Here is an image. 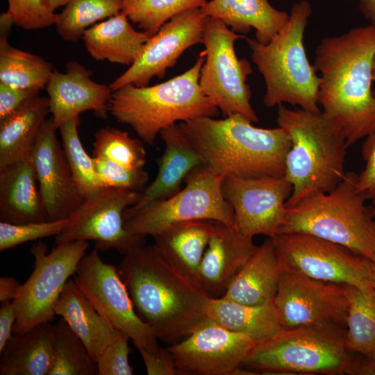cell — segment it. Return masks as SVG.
Masks as SVG:
<instances>
[{
	"label": "cell",
	"instance_id": "cell-1",
	"mask_svg": "<svg viewBox=\"0 0 375 375\" xmlns=\"http://www.w3.org/2000/svg\"><path fill=\"white\" fill-rule=\"evenodd\" d=\"M138 316L170 344L206 317L210 296L155 244L136 247L117 267Z\"/></svg>",
	"mask_w": 375,
	"mask_h": 375
},
{
	"label": "cell",
	"instance_id": "cell-2",
	"mask_svg": "<svg viewBox=\"0 0 375 375\" xmlns=\"http://www.w3.org/2000/svg\"><path fill=\"white\" fill-rule=\"evenodd\" d=\"M313 66L320 74L322 112L341 126L347 148L374 133L375 27L358 26L324 38Z\"/></svg>",
	"mask_w": 375,
	"mask_h": 375
},
{
	"label": "cell",
	"instance_id": "cell-3",
	"mask_svg": "<svg viewBox=\"0 0 375 375\" xmlns=\"http://www.w3.org/2000/svg\"><path fill=\"white\" fill-rule=\"evenodd\" d=\"M205 165L224 177L282 176L291 147L281 127L258 128L240 114L201 117L178 123Z\"/></svg>",
	"mask_w": 375,
	"mask_h": 375
},
{
	"label": "cell",
	"instance_id": "cell-4",
	"mask_svg": "<svg viewBox=\"0 0 375 375\" xmlns=\"http://www.w3.org/2000/svg\"><path fill=\"white\" fill-rule=\"evenodd\" d=\"M276 122L290 136L285 177L292 185L288 207L333 190L345 175L346 137L341 126L322 111L291 110L280 104Z\"/></svg>",
	"mask_w": 375,
	"mask_h": 375
},
{
	"label": "cell",
	"instance_id": "cell-5",
	"mask_svg": "<svg viewBox=\"0 0 375 375\" xmlns=\"http://www.w3.org/2000/svg\"><path fill=\"white\" fill-rule=\"evenodd\" d=\"M205 60L203 50L190 69L171 79L151 86L128 84L119 88L112 92L108 113L118 122L131 126L149 145L154 144L162 129L177 122L218 116L219 109L199 85Z\"/></svg>",
	"mask_w": 375,
	"mask_h": 375
},
{
	"label": "cell",
	"instance_id": "cell-6",
	"mask_svg": "<svg viewBox=\"0 0 375 375\" xmlns=\"http://www.w3.org/2000/svg\"><path fill=\"white\" fill-rule=\"evenodd\" d=\"M312 15L310 3L292 4L285 26L267 43L246 38L251 59L263 77L268 108L288 103L310 112H320L319 76L310 65L303 45V35Z\"/></svg>",
	"mask_w": 375,
	"mask_h": 375
},
{
	"label": "cell",
	"instance_id": "cell-7",
	"mask_svg": "<svg viewBox=\"0 0 375 375\" xmlns=\"http://www.w3.org/2000/svg\"><path fill=\"white\" fill-rule=\"evenodd\" d=\"M356 178L354 172H347L331 191L312 194L288 207L278 235H311L375 262V218L357 191Z\"/></svg>",
	"mask_w": 375,
	"mask_h": 375
},
{
	"label": "cell",
	"instance_id": "cell-8",
	"mask_svg": "<svg viewBox=\"0 0 375 375\" xmlns=\"http://www.w3.org/2000/svg\"><path fill=\"white\" fill-rule=\"evenodd\" d=\"M346 327L321 322L283 329L253 345L243 365L267 374H344Z\"/></svg>",
	"mask_w": 375,
	"mask_h": 375
},
{
	"label": "cell",
	"instance_id": "cell-9",
	"mask_svg": "<svg viewBox=\"0 0 375 375\" xmlns=\"http://www.w3.org/2000/svg\"><path fill=\"white\" fill-rule=\"evenodd\" d=\"M94 248L81 260L73 279L97 310L132 340L149 375H175L167 348L137 314L117 267L102 260Z\"/></svg>",
	"mask_w": 375,
	"mask_h": 375
},
{
	"label": "cell",
	"instance_id": "cell-10",
	"mask_svg": "<svg viewBox=\"0 0 375 375\" xmlns=\"http://www.w3.org/2000/svg\"><path fill=\"white\" fill-rule=\"evenodd\" d=\"M224 176L206 165L192 170L185 185L173 196L124 214L125 228L131 233L155 236L176 224L210 220L234 226V213L225 200L222 185Z\"/></svg>",
	"mask_w": 375,
	"mask_h": 375
},
{
	"label": "cell",
	"instance_id": "cell-11",
	"mask_svg": "<svg viewBox=\"0 0 375 375\" xmlns=\"http://www.w3.org/2000/svg\"><path fill=\"white\" fill-rule=\"evenodd\" d=\"M246 38L221 20L206 17L201 42L206 60L199 85L224 117L240 114L253 123L258 117L251 106V92L247 83L253 69L247 59L238 58L234 47L237 40Z\"/></svg>",
	"mask_w": 375,
	"mask_h": 375
},
{
	"label": "cell",
	"instance_id": "cell-12",
	"mask_svg": "<svg viewBox=\"0 0 375 375\" xmlns=\"http://www.w3.org/2000/svg\"><path fill=\"white\" fill-rule=\"evenodd\" d=\"M89 247L88 241L75 240L56 244L51 251L42 242L33 244L31 253L34 268L12 301L17 312L15 334L51 322L62 290L76 270Z\"/></svg>",
	"mask_w": 375,
	"mask_h": 375
},
{
	"label": "cell",
	"instance_id": "cell-13",
	"mask_svg": "<svg viewBox=\"0 0 375 375\" xmlns=\"http://www.w3.org/2000/svg\"><path fill=\"white\" fill-rule=\"evenodd\" d=\"M272 238L283 269L362 290L375 288L373 262L340 244L304 233Z\"/></svg>",
	"mask_w": 375,
	"mask_h": 375
},
{
	"label": "cell",
	"instance_id": "cell-14",
	"mask_svg": "<svg viewBox=\"0 0 375 375\" xmlns=\"http://www.w3.org/2000/svg\"><path fill=\"white\" fill-rule=\"evenodd\" d=\"M140 196L136 190L104 187L85 197L56 236V244L92 240L98 250L113 249L124 256L144 244L145 237L133 235L124 226V212Z\"/></svg>",
	"mask_w": 375,
	"mask_h": 375
},
{
	"label": "cell",
	"instance_id": "cell-15",
	"mask_svg": "<svg viewBox=\"0 0 375 375\" xmlns=\"http://www.w3.org/2000/svg\"><path fill=\"white\" fill-rule=\"evenodd\" d=\"M254 342L206 317L167 349L176 374L239 375Z\"/></svg>",
	"mask_w": 375,
	"mask_h": 375
},
{
	"label": "cell",
	"instance_id": "cell-16",
	"mask_svg": "<svg viewBox=\"0 0 375 375\" xmlns=\"http://www.w3.org/2000/svg\"><path fill=\"white\" fill-rule=\"evenodd\" d=\"M222 190L234 213V226L246 236L274 238L285 222L292 185L285 177H224Z\"/></svg>",
	"mask_w": 375,
	"mask_h": 375
},
{
	"label": "cell",
	"instance_id": "cell-17",
	"mask_svg": "<svg viewBox=\"0 0 375 375\" xmlns=\"http://www.w3.org/2000/svg\"><path fill=\"white\" fill-rule=\"evenodd\" d=\"M274 303L284 329L321 322L346 327L349 305L344 285L283 269Z\"/></svg>",
	"mask_w": 375,
	"mask_h": 375
},
{
	"label": "cell",
	"instance_id": "cell-18",
	"mask_svg": "<svg viewBox=\"0 0 375 375\" xmlns=\"http://www.w3.org/2000/svg\"><path fill=\"white\" fill-rule=\"evenodd\" d=\"M205 18L197 8L168 20L149 38L138 60L109 85L112 91L128 84L147 86L153 77L163 78L185 51L201 43Z\"/></svg>",
	"mask_w": 375,
	"mask_h": 375
},
{
	"label": "cell",
	"instance_id": "cell-19",
	"mask_svg": "<svg viewBox=\"0 0 375 375\" xmlns=\"http://www.w3.org/2000/svg\"><path fill=\"white\" fill-rule=\"evenodd\" d=\"M51 118L46 119L31 152L48 221L67 219L85 199L81 194Z\"/></svg>",
	"mask_w": 375,
	"mask_h": 375
},
{
	"label": "cell",
	"instance_id": "cell-20",
	"mask_svg": "<svg viewBox=\"0 0 375 375\" xmlns=\"http://www.w3.org/2000/svg\"><path fill=\"white\" fill-rule=\"evenodd\" d=\"M92 73L77 62L67 65L65 73L54 70L46 87L49 109L54 126L92 110L99 117L108 115V105L112 94L110 86L94 81Z\"/></svg>",
	"mask_w": 375,
	"mask_h": 375
},
{
	"label": "cell",
	"instance_id": "cell-21",
	"mask_svg": "<svg viewBox=\"0 0 375 375\" xmlns=\"http://www.w3.org/2000/svg\"><path fill=\"white\" fill-rule=\"evenodd\" d=\"M253 238L235 226L212 221L208 245L202 258L198 282L211 297H220L256 249Z\"/></svg>",
	"mask_w": 375,
	"mask_h": 375
},
{
	"label": "cell",
	"instance_id": "cell-22",
	"mask_svg": "<svg viewBox=\"0 0 375 375\" xmlns=\"http://www.w3.org/2000/svg\"><path fill=\"white\" fill-rule=\"evenodd\" d=\"M159 135L164 142L165 150L158 159L156 178L140 193L138 202L128 210H136L173 196L182 189V183L192 170L205 165L202 156L178 124L162 129Z\"/></svg>",
	"mask_w": 375,
	"mask_h": 375
},
{
	"label": "cell",
	"instance_id": "cell-23",
	"mask_svg": "<svg viewBox=\"0 0 375 375\" xmlns=\"http://www.w3.org/2000/svg\"><path fill=\"white\" fill-rule=\"evenodd\" d=\"M31 153L0 169V221L12 224L47 220Z\"/></svg>",
	"mask_w": 375,
	"mask_h": 375
},
{
	"label": "cell",
	"instance_id": "cell-24",
	"mask_svg": "<svg viewBox=\"0 0 375 375\" xmlns=\"http://www.w3.org/2000/svg\"><path fill=\"white\" fill-rule=\"evenodd\" d=\"M282 271L273 240L268 238L257 247L222 297L252 306L272 303Z\"/></svg>",
	"mask_w": 375,
	"mask_h": 375
},
{
	"label": "cell",
	"instance_id": "cell-25",
	"mask_svg": "<svg viewBox=\"0 0 375 375\" xmlns=\"http://www.w3.org/2000/svg\"><path fill=\"white\" fill-rule=\"evenodd\" d=\"M55 313L65 319L96 361L120 333L97 310L73 278L66 283L55 306Z\"/></svg>",
	"mask_w": 375,
	"mask_h": 375
},
{
	"label": "cell",
	"instance_id": "cell-26",
	"mask_svg": "<svg viewBox=\"0 0 375 375\" xmlns=\"http://www.w3.org/2000/svg\"><path fill=\"white\" fill-rule=\"evenodd\" d=\"M206 17L218 19L238 34L256 31V39L269 42L288 23L290 14L274 8L269 0H210L201 8Z\"/></svg>",
	"mask_w": 375,
	"mask_h": 375
},
{
	"label": "cell",
	"instance_id": "cell-27",
	"mask_svg": "<svg viewBox=\"0 0 375 375\" xmlns=\"http://www.w3.org/2000/svg\"><path fill=\"white\" fill-rule=\"evenodd\" d=\"M122 12L85 31L82 38L89 54L96 60L132 65L152 36L138 31Z\"/></svg>",
	"mask_w": 375,
	"mask_h": 375
},
{
	"label": "cell",
	"instance_id": "cell-28",
	"mask_svg": "<svg viewBox=\"0 0 375 375\" xmlns=\"http://www.w3.org/2000/svg\"><path fill=\"white\" fill-rule=\"evenodd\" d=\"M53 338L50 322L15 334L0 352V375H48Z\"/></svg>",
	"mask_w": 375,
	"mask_h": 375
},
{
	"label": "cell",
	"instance_id": "cell-29",
	"mask_svg": "<svg viewBox=\"0 0 375 375\" xmlns=\"http://www.w3.org/2000/svg\"><path fill=\"white\" fill-rule=\"evenodd\" d=\"M206 315L229 331L247 336L255 344L284 329L274 302L252 306L210 297Z\"/></svg>",
	"mask_w": 375,
	"mask_h": 375
},
{
	"label": "cell",
	"instance_id": "cell-30",
	"mask_svg": "<svg viewBox=\"0 0 375 375\" xmlns=\"http://www.w3.org/2000/svg\"><path fill=\"white\" fill-rule=\"evenodd\" d=\"M49 113V98L37 96L0 122V169L31 153Z\"/></svg>",
	"mask_w": 375,
	"mask_h": 375
},
{
	"label": "cell",
	"instance_id": "cell-31",
	"mask_svg": "<svg viewBox=\"0 0 375 375\" xmlns=\"http://www.w3.org/2000/svg\"><path fill=\"white\" fill-rule=\"evenodd\" d=\"M212 221L180 222L153 236L154 244L198 281L199 267L206 249Z\"/></svg>",
	"mask_w": 375,
	"mask_h": 375
},
{
	"label": "cell",
	"instance_id": "cell-32",
	"mask_svg": "<svg viewBox=\"0 0 375 375\" xmlns=\"http://www.w3.org/2000/svg\"><path fill=\"white\" fill-rule=\"evenodd\" d=\"M344 289L349 305L347 347L353 353L375 356V288L362 290L344 285Z\"/></svg>",
	"mask_w": 375,
	"mask_h": 375
},
{
	"label": "cell",
	"instance_id": "cell-33",
	"mask_svg": "<svg viewBox=\"0 0 375 375\" xmlns=\"http://www.w3.org/2000/svg\"><path fill=\"white\" fill-rule=\"evenodd\" d=\"M54 69L39 56L11 46L0 40V82L8 85L40 92L46 88Z\"/></svg>",
	"mask_w": 375,
	"mask_h": 375
},
{
	"label": "cell",
	"instance_id": "cell-34",
	"mask_svg": "<svg viewBox=\"0 0 375 375\" xmlns=\"http://www.w3.org/2000/svg\"><path fill=\"white\" fill-rule=\"evenodd\" d=\"M54 327L51 367L48 375H98L97 361L64 319Z\"/></svg>",
	"mask_w": 375,
	"mask_h": 375
},
{
	"label": "cell",
	"instance_id": "cell-35",
	"mask_svg": "<svg viewBox=\"0 0 375 375\" xmlns=\"http://www.w3.org/2000/svg\"><path fill=\"white\" fill-rule=\"evenodd\" d=\"M123 0H69L56 24L60 36L76 42L87 29L99 21L122 12Z\"/></svg>",
	"mask_w": 375,
	"mask_h": 375
},
{
	"label": "cell",
	"instance_id": "cell-36",
	"mask_svg": "<svg viewBox=\"0 0 375 375\" xmlns=\"http://www.w3.org/2000/svg\"><path fill=\"white\" fill-rule=\"evenodd\" d=\"M79 117L64 122L58 130L62 146L76 185L85 198L104 188L97 174L94 158L85 151L79 138Z\"/></svg>",
	"mask_w": 375,
	"mask_h": 375
},
{
	"label": "cell",
	"instance_id": "cell-37",
	"mask_svg": "<svg viewBox=\"0 0 375 375\" xmlns=\"http://www.w3.org/2000/svg\"><path fill=\"white\" fill-rule=\"evenodd\" d=\"M206 0H123L122 12L142 31L153 35L175 15L201 8Z\"/></svg>",
	"mask_w": 375,
	"mask_h": 375
},
{
	"label": "cell",
	"instance_id": "cell-38",
	"mask_svg": "<svg viewBox=\"0 0 375 375\" xmlns=\"http://www.w3.org/2000/svg\"><path fill=\"white\" fill-rule=\"evenodd\" d=\"M93 157L106 159L123 166L141 169L147 161L142 141L131 138L126 131L110 126L94 134Z\"/></svg>",
	"mask_w": 375,
	"mask_h": 375
},
{
	"label": "cell",
	"instance_id": "cell-39",
	"mask_svg": "<svg viewBox=\"0 0 375 375\" xmlns=\"http://www.w3.org/2000/svg\"><path fill=\"white\" fill-rule=\"evenodd\" d=\"M69 0H8L7 12L14 24L28 31L38 30L56 25L58 14L56 10L65 6Z\"/></svg>",
	"mask_w": 375,
	"mask_h": 375
},
{
	"label": "cell",
	"instance_id": "cell-40",
	"mask_svg": "<svg viewBox=\"0 0 375 375\" xmlns=\"http://www.w3.org/2000/svg\"><path fill=\"white\" fill-rule=\"evenodd\" d=\"M67 223V219L25 224L0 222V251H4L29 241L56 236Z\"/></svg>",
	"mask_w": 375,
	"mask_h": 375
},
{
	"label": "cell",
	"instance_id": "cell-41",
	"mask_svg": "<svg viewBox=\"0 0 375 375\" xmlns=\"http://www.w3.org/2000/svg\"><path fill=\"white\" fill-rule=\"evenodd\" d=\"M93 158L97 174L104 187L136 191L145 188L149 174L143 168H129L106 159Z\"/></svg>",
	"mask_w": 375,
	"mask_h": 375
},
{
	"label": "cell",
	"instance_id": "cell-42",
	"mask_svg": "<svg viewBox=\"0 0 375 375\" xmlns=\"http://www.w3.org/2000/svg\"><path fill=\"white\" fill-rule=\"evenodd\" d=\"M129 338L120 331L119 336L106 347L97 360L98 375H132L128 362Z\"/></svg>",
	"mask_w": 375,
	"mask_h": 375
},
{
	"label": "cell",
	"instance_id": "cell-43",
	"mask_svg": "<svg viewBox=\"0 0 375 375\" xmlns=\"http://www.w3.org/2000/svg\"><path fill=\"white\" fill-rule=\"evenodd\" d=\"M365 167L356 178V189L366 200L375 201V132L365 138L362 147Z\"/></svg>",
	"mask_w": 375,
	"mask_h": 375
},
{
	"label": "cell",
	"instance_id": "cell-44",
	"mask_svg": "<svg viewBox=\"0 0 375 375\" xmlns=\"http://www.w3.org/2000/svg\"><path fill=\"white\" fill-rule=\"evenodd\" d=\"M39 92L14 88L0 82V122L19 110Z\"/></svg>",
	"mask_w": 375,
	"mask_h": 375
},
{
	"label": "cell",
	"instance_id": "cell-45",
	"mask_svg": "<svg viewBox=\"0 0 375 375\" xmlns=\"http://www.w3.org/2000/svg\"><path fill=\"white\" fill-rule=\"evenodd\" d=\"M17 319V312L12 301L1 302L0 307V352L12 338Z\"/></svg>",
	"mask_w": 375,
	"mask_h": 375
},
{
	"label": "cell",
	"instance_id": "cell-46",
	"mask_svg": "<svg viewBox=\"0 0 375 375\" xmlns=\"http://www.w3.org/2000/svg\"><path fill=\"white\" fill-rule=\"evenodd\" d=\"M344 374L375 375V356H365L353 353Z\"/></svg>",
	"mask_w": 375,
	"mask_h": 375
},
{
	"label": "cell",
	"instance_id": "cell-47",
	"mask_svg": "<svg viewBox=\"0 0 375 375\" xmlns=\"http://www.w3.org/2000/svg\"><path fill=\"white\" fill-rule=\"evenodd\" d=\"M22 288L17 279L11 276L0 278V301H14L19 296Z\"/></svg>",
	"mask_w": 375,
	"mask_h": 375
},
{
	"label": "cell",
	"instance_id": "cell-48",
	"mask_svg": "<svg viewBox=\"0 0 375 375\" xmlns=\"http://www.w3.org/2000/svg\"><path fill=\"white\" fill-rule=\"evenodd\" d=\"M359 10L369 24L375 27V0H358Z\"/></svg>",
	"mask_w": 375,
	"mask_h": 375
},
{
	"label": "cell",
	"instance_id": "cell-49",
	"mask_svg": "<svg viewBox=\"0 0 375 375\" xmlns=\"http://www.w3.org/2000/svg\"><path fill=\"white\" fill-rule=\"evenodd\" d=\"M14 21L12 16L6 11L0 15V40H8Z\"/></svg>",
	"mask_w": 375,
	"mask_h": 375
},
{
	"label": "cell",
	"instance_id": "cell-50",
	"mask_svg": "<svg viewBox=\"0 0 375 375\" xmlns=\"http://www.w3.org/2000/svg\"><path fill=\"white\" fill-rule=\"evenodd\" d=\"M372 203H373V207L372 208V213H373V215L375 218V201H372Z\"/></svg>",
	"mask_w": 375,
	"mask_h": 375
},
{
	"label": "cell",
	"instance_id": "cell-51",
	"mask_svg": "<svg viewBox=\"0 0 375 375\" xmlns=\"http://www.w3.org/2000/svg\"><path fill=\"white\" fill-rule=\"evenodd\" d=\"M373 81L375 83V68H374V72H373Z\"/></svg>",
	"mask_w": 375,
	"mask_h": 375
},
{
	"label": "cell",
	"instance_id": "cell-52",
	"mask_svg": "<svg viewBox=\"0 0 375 375\" xmlns=\"http://www.w3.org/2000/svg\"><path fill=\"white\" fill-rule=\"evenodd\" d=\"M373 269H374V274L375 276V262H373Z\"/></svg>",
	"mask_w": 375,
	"mask_h": 375
},
{
	"label": "cell",
	"instance_id": "cell-53",
	"mask_svg": "<svg viewBox=\"0 0 375 375\" xmlns=\"http://www.w3.org/2000/svg\"><path fill=\"white\" fill-rule=\"evenodd\" d=\"M373 94H374V95L375 97V90H373Z\"/></svg>",
	"mask_w": 375,
	"mask_h": 375
}]
</instances>
